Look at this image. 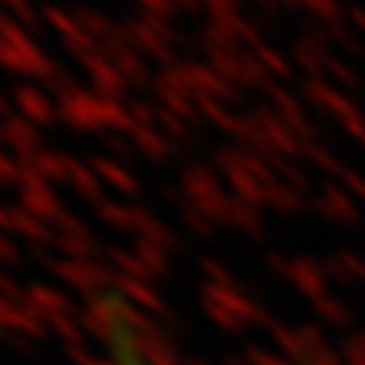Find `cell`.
Returning a JSON list of instances; mask_svg holds the SVG:
<instances>
[{
    "label": "cell",
    "mask_w": 365,
    "mask_h": 365,
    "mask_svg": "<svg viewBox=\"0 0 365 365\" xmlns=\"http://www.w3.org/2000/svg\"><path fill=\"white\" fill-rule=\"evenodd\" d=\"M110 353H113V365H150L140 356V350L134 347V338L122 314H113L110 319Z\"/></svg>",
    "instance_id": "1"
}]
</instances>
